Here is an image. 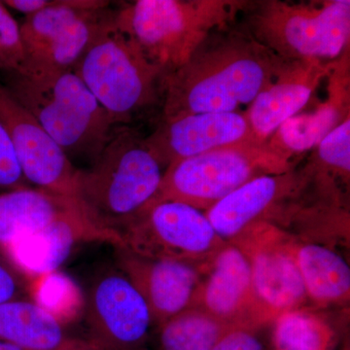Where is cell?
Instances as JSON below:
<instances>
[{
	"mask_svg": "<svg viewBox=\"0 0 350 350\" xmlns=\"http://www.w3.org/2000/svg\"><path fill=\"white\" fill-rule=\"evenodd\" d=\"M329 71L320 62H292L258 94L245 113L255 139L268 142L282 123L306 107Z\"/></svg>",
	"mask_w": 350,
	"mask_h": 350,
	"instance_id": "ac0fdd59",
	"label": "cell"
},
{
	"mask_svg": "<svg viewBox=\"0 0 350 350\" xmlns=\"http://www.w3.org/2000/svg\"><path fill=\"white\" fill-rule=\"evenodd\" d=\"M163 174L144 137L133 126H117L93 162L78 169L72 199L116 247L121 232L156 197Z\"/></svg>",
	"mask_w": 350,
	"mask_h": 350,
	"instance_id": "7a4b0ae2",
	"label": "cell"
},
{
	"mask_svg": "<svg viewBox=\"0 0 350 350\" xmlns=\"http://www.w3.org/2000/svg\"><path fill=\"white\" fill-rule=\"evenodd\" d=\"M246 5L232 0H137L114 9V20L165 77Z\"/></svg>",
	"mask_w": 350,
	"mask_h": 350,
	"instance_id": "277c9868",
	"label": "cell"
},
{
	"mask_svg": "<svg viewBox=\"0 0 350 350\" xmlns=\"http://www.w3.org/2000/svg\"><path fill=\"white\" fill-rule=\"evenodd\" d=\"M338 77L330 88V96L310 113L297 114L280 126L268 142L278 155L290 161L295 154L317 146L334 129L349 116V96L345 82Z\"/></svg>",
	"mask_w": 350,
	"mask_h": 350,
	"instance_id": "ffe728a7",
	"label": "cell"
},
{
	"mask_svg": "<svg viewBox=\"0 0 350 350\" xmlns=\"http://www.w3.org/2000/svg\"><path fill=\"white\" fill-rule=\"evenodd\" d=\"M206 214L178 202L148 204L120 234L122 247L149 259L177 260L208 271L227 245Z\"/></svg>",
	"mask_w": 350,
	"mask_h": 350,
	"instance_id": "ba28073f",
	"label": "cell"
},
{
	"mask_svg": "<svg viewBox=\"0 0 350 350\" xmlns=\"http://www.w3.org/2000/svg\"><path fill=\"white\" fill-rule=\"evenodd\" d=\"M192 306L237 327L253 330L265 324L253 289L250 262L234 244L228 243L214 258Z\"/></svg>",
	"mask_w": 350,
	"mask_h": 350,
	"instance_id": "9a60e30c",
	"label": "cell"
},
{
	"mask_svg": "<svg viewBox=\"0 0 350 350\" xmlns=\"http://www.w3.org/2000/svg\"><path fill=\"white\" fill-rule=\"evenodd\" d=\"M289 172L290 161L278 155L268 142L215 149L170 165L150 204L170 200L206 213L257 177Z\"/></svg>",
	"mask_w": 350,
	"mask_h": 350,
	"instance_id": "8992f818",
	"label": "cell"
},
{
	"mask_svg": "<svg viewBox=\"0 0 350 350\" xmlns=\"http://www.w3.org/2000/svg\"><path fill=\"white\" fill-rule=\"evenodd\" d=\"M1 81L73 163L93 162L117 128L73 70L3 73Z\"/></svg>",
	"mask_w": 350,
	"mask_h": 350,
	"instance_id": "3957f363",
	"label": "cell"
},
{
	"mask_svg": "<svg viewBox=\"0 0 350 350\" xmlns=\"http://www.w3.org/2000/svg\"><path fill=\"white\" fill-rule=\"evenodd\" d=\"M275 350H329L333 332L328 323L308 310H293L275 320Z\"/></svg>",
	"mask_w": 350,
	"mask_h": 350,
	"instance_id": "cb8c5ba5",
	"label": "cell"
},
{
	"mask_svg": "<svg viewBox=\"0 0 350 350\" xmlns=\"http://www.w3.org/2000/svg\"><path fill=\"white\" fill-rule=\"evenodd\" d=\"M155 328L159 350H213L225 334L243 327L226 323L192 306Z\"/></svg>",
	"mask_w": 350,
	"mask_h": 350,
	"instance_id": "603a6c76",
	"label": "cell"
},
{
	"mask_svg": "<svg viewBox=\"0 0 350 350\" xmlns=\"http://www.w3.org/2000/svg\"><path fill=\"white\" fill-rule=\"evenodd\" d=\"M112 11L105 0H52L47 8L25 17L21 72L73 70Z\"/></svg>",
	"mask_w": 350,
	"mask_h": 350,
	"instance_id": "9c48e42d",
	"label": "cell"
},
{
	"mask_svg": "<svg viewBox=\"0 0 350 350\" xmlns=\"http://www.w3.org/2000/svg\"><path fill=\"white\" fill-rule=\"evenodd\" d=\"M64 323L31 298L0 304V342L18 350H66L72 344Z\"/></svg>",
	"mask_w": 350,
	"mask_h": 350,
	"instance_id": "d6986e66",
	"label": "cell"
},
{
	"mask_svg": "<svg viewBox=\"0 0 350 350\" xmlns=\"http://www.w3.org/2000/svg\"><path fill=\"white\" fill-rule=\"evenodd\" d=\"M111 15L94 36L73 71L107 110L117 126L163 101L165 75L147 61Z\"/></svg>",
	"mask_w": 350,
	"mask_h": 350,
	"instance_id": "5b68a950",
	"label": "cell"
},
{
	"mask_svg": "<svg viewBox=\"0 0 350 350\" xmlns=\"http://www.w3.org/2000/svg\"><path fill=\"white\" fill-rule=\"evenodd\" d=\"M25 63L20 24L0 0V72H21Z\"/></svg>",
	"mask_w": 350,
	"mask_h": 350,
	"instance_id": "484cf974",
	"label": "cell"
},
{
	"mask_svg": "<svg viewBox=\"0 0 350 350\" xmlns=\"http://www.w3.org/2000/svg\"><path fill=\"white\" fill-rule=\"evenodd\" d=\"M89 241L112 245L111 239L90 225L76 206L45 227L22 237L4 250L25 275L39 278L57 271L75 246Z\"/></svg>",
	"mask_w": 350,
	"mask_h": 350,
	"instance_id": "e0dca14e",
	"label": "cell"
},
{
	"mask_svg": "<svg viewBox=\"0 0 350 350\" xmlns=\"http://www.w3.org/2000/svg\"><path fill=\"white\" fill-rule=\"evenodd\" d=\"M292 63L229 25L213 31L190 59L165 76L162 119L232 113L251 105Z\"/></svg>",
	"mask_w": 350,
	"mask_h": 350,
	"instance_id": "6da1fadb",
	"label": "cell"
},
{
	"mask_svg": "<svg viewBox=\"0 0 350 350\" xmlns=\"http://www.w3.org/2000/svg\"><path fill=\"white\" fill-rule=\"evenodd\" d=\"M31 187L23 174L10 139L0 124V194Z\"/></svg>",
	"mask_w": 350,
	"mask_h": 350,
	"instance_id": "83f0119b",
	"label": "cell"
},
{
	"mask_svg": "<svg viewBox=\"0 0 350 350\" xmlns=\"http://www.w3.org/2000/svg\"><path fill=\"white\" fill-rule=\"evenodd\" d=\"M250 27L253 38L282 59L323 63L349 45L350 1L262 2L251 12Z\"/></svg>",
	"mask_w": 350,
	"mask_h": 350,
	"instance_id": "52a82bcc",
	"label": "cell"
},
{
	"mask_svg": "<svg viewBox=\"0 0 350 350\" xmlns=\"http://www.w3.org/2000/svg\"><path fill=\"white\" fill-rule=\"evenodd\" d=\"M296 241L275 225L260 222L229 243L247 258L264 323L301 310L308 301L295 258Z\"/></svg>",
	"mask_w": 350,
	"mask_h": 350,
	"instance_id": "30bf717a",
	"label": "cell"
},
{
	"mask_svg": "<svg viewBox=\"0 0 350 350\" xmlns=\"http://www.w3.org/2000/svg\"><path fill=\"white\" fill-rule=\"evenodd\" d=\"M66 350H103L90 340L75 338Z\"/></svg>",
	"mask_w": 350,
	"mask_h": 350,
	"instance_id": "f546056e",
	"label": "cell"
},
{
	"mask_svg": "<svg viewBox=\"0 0 350 350\" xmlns=\"http://www.w3.org/2000/svg\"><path fill=\"white\" fill-rule=\"evenodd\" d=\"M116 248L118 268L144 297L154 327L191 308L204 269L177 260L149 259Z\"/></svg>",
	"mask_w": 350,
	"mask_h": 350,
	"instance_id": "5bb4252c",
	"label": "cell"
},
{
	"mask_svg": "<svg viewBox=\"0 0 350 350\" xmlns=\"http://www.w3.org/2000/svg\"><path fill=\"white\" fill-rule=\"evenodd\" d=\"M305 176L286 174L257 177L206 211V218L223 241L230 243L260 222H269L282 200L300 191Z\"/></svg>",
	"mask_w": 350,
	"mask_h": 350,
	"instance_id": "2e32d148",
	"label": "cell"
},
{
	"mask_svg": "<svg viewBox=\"0 0 350 350\" xmlns=\"http://www.w3.org/2000/svg\"><path fill=\"white\" fill-rule=\"evenodd\" d=\"M144 142L165 170L172 163L215 149L260 144L251 131L245 114L238 112L200 113L161 119L156 130L144 137Z\"/></svg>",
	"mask_w": 350,
	"mask_h": 350,
	"instance_id": "4fadbf2b",
	"label": "cell"
},
{
	"mask_svg": "<svg viewBox=\"0 0 350 350\" xmlns=\"http://www.w3.org/2000/svg\"><path fill=\"white\" fill-rule=\"evenodd\" d=\"M85 319L90 340L103 350H147L150 310L144 297L119 268L94 276L86 299Z\"/></svg>",
	"mask_w": 350,
	"mask_h": 350,
	"instance_id": "8fae6325",
	"label": "cell"
},
{
	"mask_svg": "<svg viewBox=\"0 0 350 350\" xmlns=\"http://www.w3.org/2000/svg\"><path fill=\"white\" fill-rule=\"evenodd\" d=\"M76 206L71 198L33 187L0 194V248L5 250Z\"/></svg>",
	"mask_w": 350,
	"mask_h": 350,
	"instance_id": "44dd1931",
	"label": "cell"
},
{
	"mask_svg": "<svg viewBox=\"0 0 350 350\" xmlns=\"http://www.w3.org/2000/svg\"><path fill=\"white\" fill-rule=\"evenodd\" d=\"M0 124L10 139L21 170L29 185L72 199L79 167L69 160L1 80Z\"/></svg>",
	"mask_w": 350,
	"mask_h": 350,
	"instance_id": "7c38bea8",
	"label": "cell"
},
{
	"mask_svg": "<svg viewBox=\"0 0 350 350\" xmlns=\"http://www.w3.org/2000/svg\"><path fill=\"white\" fill-rule=\"evenodd\" d=\"M317 160L323 167L349 180L350 172V120L349 116L338 124L319 145Z\"/></svg>",
	"mask_w": 350,
	"mask_h": 350,
	"instance_id": "d4e9b609",
	"label": "cell"
},
{
	"mask_svg": "<svg viewBox=\"0 0 350 350\" xmlns=\"http://www.w3.org/2000/svg\"><path fill=\"white\" fill-rule=\"evenodd\" d=\"M295 258L308 300L319 306L349 301V266L336 251L317 243L296 241Z\"/></svg>",
	"mask_w": 350,
	"mask_h": 350,
	"instance_id": "7402d4cb",
	"label": "cell"
},
{
	"mask_svg": "<svg viewBox=\"0 0 350 350\" xmlns=\"http://www.w3.org/2000/svg\"><path fill=\"white\" fill-rule=\"evenodd\" d=\"M213 350H262L252 329L236 328L225 334Z\"/></svg>",
	"mask_w": 350,
	"mask_h": 350,
	"instance_id": "f1b7e54d",
	"label": "cell"
},
{
	"mask_svg": "<svg viewBox=\"0 0 350 350\" xmlns=\"http://www.w3.org/2000/svg\"><path fill=\"white\" fill-rule=\"evenodd\" d=\"M31 278L0 248V304L31 298Z\"/></svg>",
	"mask_w": 350,
	"mask_h": 350,
	"instance_id": "4316f807",
	"label": "cell"
}]
</instances>
